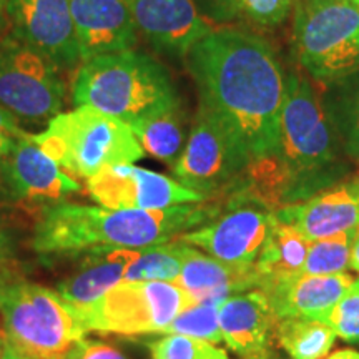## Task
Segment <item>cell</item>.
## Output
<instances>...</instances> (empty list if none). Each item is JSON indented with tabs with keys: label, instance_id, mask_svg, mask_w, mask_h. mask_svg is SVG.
Segmentation results:
<instances>
[{
	"label": "cell",
	"instance_id": "cell-34",
	"mask_svg": "<svg viewBox=\"0 0 359 359\" xmlns=\"http://www.w3.org/2000/svg\"><path fill=\"white\" fill-rule=\"evenodd\" d=\"M24 130L19 127V120L11 111L0 107V161L11 154L12 148L24 137Z\"/></svg>",
	"mask_w": 359,
	"mask_h": 359
},
{
	"label": "cell",
	"instance_id": "cell-28",
	"mask_svg": "<svg viewBox=\"0 0 359 359\" xmlns=\"http://www.w3.org/2000/svg\"><path fill=\"white\" fill-rule=\"evenodd\" d=\"M148 348L151 359H231L217 344L182 334H165Z\"/></svg>",
	"mask_w": 359,
	"mask_h": 359
},
{
	"label": "cell",
	"instance_id": "cell-20",
	"mask_svg": "<svg viewBox=\"0 0 359 359\" xmlns=\"http://www.w3.org/2000/svg\"><path fill=\"white\" fill-rule=\"evenodd\" d=\"M87 257L77 271L58 283L55 291L77 313H83L123 281L128 268L140 258V250L98 246L85 251Z\"/></svg>",
	"mask_w": 359,
	"mask_h": 359
},
{
	"label": "cell",
	"instance_id": "cell-13",
	"mask_svg": "<svg viewBox=\"0 0 359 359\" xmlns=\"http://www.w3.org/2000/svg\"><path fill=\"white\" fill-rule=\"evenodd\" d=\"M0 177L11 200L39 210L62 203L80 191L77 180L45 155L27 132L0 161Z\"/></svg>",
	"mask_w": 359,
	"mask_h": 359
},
{
	"label": "cell",
	"instance_id": "cell-7",
	"mask_svg": "<svg viewBox=\"0 0 359 359\" xmlns=\"http://www.w3.org/2000/svg\"><path fill=\"white\" fill-rule=\"evenodd\" d=\"M294 50L316 80L359 72V8L349 0H302L294 15Z\"/></svg>",
	"mask_w": 359,
	"mask_h": 359
},
{
	"label": "cell",
	"instance_id": "cell-17",
	"mask_svg": "<svg viewBox=\"0 0 359 359\" xmlns=\"http://www.w3.org/2000/svg\"><path fill=\"white\" fill-rule=\"evenodd\" d=\"M308 241L359 228V173L323 188L302 203L285 206L275 213Z\"/></svg>",
	"mask_w": 359,
	"mask_h": 359
},
{
	"label": "cell",
	"instance_id": "cell-9",
	"mask_svg": "<svg viewBox=\"0 0 359 359\" xmlns=\"http://www.w3.org/2000/svg\"><path fill=\"white\" fill-rule=\"evenodd\" d=\"M250 160L243 142L200 103L185 148L173 165V175L183 187L205 198L223 200Z\"/></svg>",
	"mask_w": 359,
	"mask_h": 359
},
{
	"label": "cell",
	"instance_id": "cell-22",
	"mask_svg": "<svg viewBox=\"0 0 359 359\" xmlns=\"http://www.w3.org/2000/svg\"><path fill=\"white\" fill-rule=\"evenodd\" d=\"M309 241L291 224L276 218L273 230L255 263V271L259 276V288L283 280H290L303 273Z\"/></svg>",
	"mask_w": 359,
	"mask_h": 359
},
{
	"label": "cell",
	"instance_id": "cell-37",
	"mask_svg": "<svg viewBox=\"0 0 359 359\" xmlns=\"http://www.w3.org/2000/svg\"><path fill=\"white\" fill-rule=\"evenodd\" d=\"M323 359H359V351L351 348H344V349H338L333 354H327Z\"/></svg>",
	"mask_w": 359,
	"mask_h": 359
},
{
	"label": "cell",
	"instance_id": "cell-14",
	"mask_svg": "<svg viewBox=\"0 0 359 359\" xmlns=\"http://www.w3.org/2000/svg\"><path fill=\"white\" fill-rule=\"evenodd\" d=\"M15 39L57 67L82 64L70 0H7Z\"/></svg>",
	"mask_w": 359,
	"mask_h": 359
},
{
	"label": "cell",
	"instance_id": "cell-19",
	"mask_svg": "<svg viewBox=\"0 0 359 359\" xmlns=\"http://www.w3.org/2000/svg\"><path fill=\"white\" fill-rule=\"evenodd\" d=\"M356 281L346 273L336 275H298L258 288L266 296L278 318H306L326 321L339 299Z\"/></svg>",
	"mask_w": 359,
	"mask_h": 359
},
{
	"label": "cell",
	"instance_id": "cell-36",
	"mask_svg": "<svg viewBox=\"0 0 359 359\" xmlns=\"http://www.w3.org/2000/svg\"><path fill=\"white\" fill-rule=\"evenodd\" d=\"M349 268H353L354 271L359 273V228L354 235L353 246H351V257H349Z\"/></svg>",
	"mask_w": 359,
	"mask_h": 359
},
{
	"label": "cell",
	"instance_id": "cell-1",
	"mask_svg": "<svg viewBox=\"0 0 359 359\" xmlns=\"http://www.w3.org/2000/svg\"><path fill=\"white\" fill-rule=\"evenodd\" d=\"M200 103L243 142L251 158L278 154L285 79L263 37L219 27L185 57Z\"/></svg>",
	"mask_w": 359,
	"mask_h": 359
},
{
	"label": "cell",
	"instance_id": "cell-10",
	"mask_svg": "<svg viewBox=\"0 0 359 359\" xmlns=\"http://www.w3.org/2000/svg\"><path fill=\"white\" fill-rule=\"evenodd\" d=\"M65 85L58 67L20 40L0 45V107L17 120L50 122L62 114Z\"/></svg>",
	"mask_w": 359,
	"mask_h": 359
},
{
	"label": "cell",
	"instance_id": "cell-16",
	"mask_svg": "<svg viewBox=\"0 0 359 359\" xmlns=\"http://www.w3.org/2000/svg\"><path fill=\"white\" fill-rule=\"evenodd\" d=\"M278 320L258 288L230 296L218 308L223 343L243 359H276Z\"/></svg>",
	"mask_w": 359,
	"mask_h": 359
},
{
	"label": "cell",
	"instance_id": "cell-6",
	"mask_svg": "<svg viewBox=\"0 0 359 359\" xmlns=\"http://www.w3.org/2000/svg\"><path fill=\"white\" fill-rule=\"evenodd\" d=\"M0 320L27 359H67L87 334L79 313L55 290L25 280L0 281Z\"/></svg>",
	"mask_w": 359,
	"mask_h": 359
},
{
	"label": "cell",
	"instance_id": "cell-24",
	"mask_svg": "<svg viewBox=\"0 0 359 359\" xmlns=\"http://www.w3.org/2000/svg\"><path fill=\"white\" fill-rule=\"evenodd\" d=\"M276 343L291 359H323L336 343L334 330L326 323L306 318H280Z\"/></svg>",
	"mask_w": 359,
	"mask_h": 359
},
{
	"label": "cell",
	"instance_id": "cell-3",
	"mask_svg": "<svg viewBox=\"0 0 359 359\" xmlns=\"http://www.w3.org/2000/svg\"><path fill=\"white\" fill-rule=\"evenodd\" d=\"M343 151L334 114L325 107L302 70H290L285 79L278 155L296 177L299 200H308L344 178L348 167L341 163Z\"/></svg>",
	"mask_w": 359,
	"mask_h": 359
},
{
	"label": "cell",
	"instance_id": "cell-21",
	"mask_svg": "<svg viewBox=\"0 0 359 359\" xmlns=\"http://www.w3.org/2000/svg\"><path fill=\"white\" fill-rule=\"evenodd\" d=\"M173 283L185 290L195 303L222 304L230 296L259 288V276L255 266H233L193 246Z\"/></svg>",
	"mask_w": 359,
	"mask_h": 359
},
{
	"label": "cell",
	"instance_id": "cell-5",
	"mask_svg": "<svg viewBox=\"0 0 359 359\" xmlns=\"http://www.w3.org/2000/svg\"><path fill=\"white\" fill-rule=\"evenodd\" d=\"M30 140L75 180L133 165L145 154L128 123L88 105L53 116L43 132L30 133Z\"/></svg>",
	"mask_w": 359,
	"mask_h": 359
},
{
	"label": "cell",
	"instance_id": "cell-39",
	"mask_svg": "<svg viewBox=\"0 0 359 359\" xmlns=\"http://www.w3.org/2000/svg\"><path fill=\"white\" fill-rule=\"evenodd\" d=\"M7 8V0H0V22H2V15Z\"/></svg>",
	"mask_w": 359,
	"mask_h": 359
},
{
	"label": "cell",
	"instance_id": "cell-26",
	"mask_svg": "<svg viewBox=\"0 0 359 359\" xmlns=\"http://www.w3.org/2000/svg\"><path fill=\"white\" fill-rule=\"evenodd\" d=\"M356 231H341L321 240L309 241L303 275H336L346 271Z\"/></svg>",
	"mask_w": 359,
	"mask_h": 359
},
{
	"label": "cell",
	"instance_id": "cell-31",
	"mask_svg": "<svg viewBox=\"0 0 359 359\" xmlns=\"http://www.w3.org/2000/svg\"><path fill=\"white\" fill-rule=\"evenodd\" d=\"M334 118L343 137L344 151L359 163V85L349 93L339 114H334Z\"/></svg>",
	"mask_w": 359,
	"mask_h": 359
},
{
	"label": "cell",
	"instance_id": "cell-25",
	"mask_svg": "<svg viewBox=\"0 0 359 359\" xmlns=\"http://www.w3.org/2000/svg\"><path fill=\"white\" fill-rule=\"evenodd\" d=\"M191 250V245L178 238L143 248L140 258L128 268L123 281H175Z\"/></svg>",
	"mask_w": 359,
	"mask_h": 359
},
{
	"label": "cell",
	"instance_id": "cell-40",
	"mask_svg": "<svg viewBox=\"0 0 359 359\" xmlns=\"http://www.w3.org/2000/svg\"><path fill=\"white\" fill-rule=\"evenodd\" d=\"M349 2H351L353 6H356L359 8V0H349Z\"/></svg>",
	"mask_w": 359,
	"mask_h": 359
},
{
	"label": "cell",
	"instance_id": "cell-42",
	"mask_svg": "<svg viewBox=\"0 0 359 359\" xmlns=\"http://www.w3.org/2000/svg\"><path fill=\"white\" fill-rule=\"evenodd\" d=\"M356 286H358V291H359V280H356Z\"/></svg>",
	"mask_w": 359,
	"mask_h": 359
},
{
	"label": "cell",
	"instance_id": "cell-38",
	"mask_svg": "<svg viewBox=\"0 0 359 359\" xmlns=\"http://www.w3.org/2000/svg\"><path fill=\"white\" fill-rule=\"evenodd\" d=\"M8 238L6 236V233L0 231V264L6 262L8 257Z\"/></svg>",
	"mask_w": 359,
	"mask_h": 359
},
{
	"label": "cell",
	"instance_id": "cell-35",
	"mask_svg": "<svg viewBox=\"0 0 359 359\" xmlns=\"http://www.w3.org/2000/svg\"><path fill=\"white\" fill-rule=\"evenodd\" d=\"M0 359H27V358L12 346L11 341L6 338V334H2V343H0Z\"/></svg>",
	"mask_w": 359,
	"mask_h": 359
},
{
	"label": "cell",
	"instance_id": "cell-11",
	"mask_svg": "<svg viewBox=\"0 0 359 359\" xmlns=\"http://www.w3.org/2000/svg\"><path fill=\"white\" fill-rule=\"evenodd\" d=\"M273 223L275 213L259 206H226L208 223L177 238L223 263L253 268L266 245Z\"/></svg>",
	"mask_w": 359,
	"mask_h": 359
},
{
	"label": "cell",
	"instance_id": "cell-27",
	"mask_svg": "<svg viewBox=\"0 0 359 359\" xmlns=\"http://www.w3.org/2000/svg\"><path fill=\"white\" fill-rule=\"evenodd\" d=\"M219 304L195 303L178 314L161 334H182L203 339L208 343H223V334L218 321Z\"/></svg>",
	"mask_w": 359,
	"mask_h": 359
},
{
	"label": "cell",
	"instance_id": "cell-32",
	"mask_svg": "<svg viewBox=\"0 0 359 359\" xmlns=\"http://www.w3.org/2000/svg\"><path fill=\"white\" fill-rule=\"evenodd\" d=\"M196 7L208 20L226 24L240 15L241 0H195Z\"/></svg>",
	"mask_w": 359,
	"mask_h": 359
},
{
	"label": "cell",
	"instance_id": "cell-41",
	"mask_svg": "<svg viewBox=\"0 0 359 359\" xmlns=\"http://www.w3.org/2000/svg\"><path fill=\"white\" fill-rule=\"evenodd\" d=\"M2 334H4L2 333V327H0V343H2Z\"/></svg>",
	"mask_w": 359,
	"mask_h": 359
},
{
	"label": "cell",
	"instance_id": "cell-4",
	"mask_svg": "<svg viewBox=\"0 0 359 359\" xmlns=\"http://www.w3.org/2000/svg\"><path fill=\"white\" fill-rule=\"evenodd\" d=\"M77 107L88 105L132 123L180 103L172 77L154 57L135 50L83 62L72 87Z\"/></svg>",
	"mask_w": 359,
	"mask_h": 359
},
{
	"label": "cell",
	"instance_id": "cell-30",
	"mask_svg": "<svg viewBox=\"0 0 359 359\" xmlns=\"http://www.w3.org/2000/svg\"><path fill=\"white\" fill-rule=\"evenodd\" d=\"M294 0H241L240 13L251 24L271 29L288 17Z\"/></svg>",
	"mask_w": 359,
	"mask_h": 359
},
{
	"label": "cell",
	"instance_id": "cell-29",
	"mask_svg": "<svg viewBox=\"0 0 359 359\" xmlns=\"http://www.w3.org/2000/svg\"><path fill=\"white\" fill-rule=\"evenodd\" d=\"M325 323L333 327L339 338L349 343H359V291L356 281L339 299Z\"/></svg>",
	"mask_w": 359,
	"mask_h": 359
},
{
	"label": "cell",
	"instance_id": "cell-23",
	"mask_svg": "<svg viewBox=\"0 0 359 359\" xmlns=\"http://www.w3.org/2000/svg\"><path fill=\"white\" fill-rule=\"evenodd\" d=\"M128 125L143 151L173 168L187 143L182 103Z\"/></svg>",
	"mask_w": 359,
	"mask_h": 359
},
{
	"label": "cell",
	"instance_id": "cell-18",
	"mask_svg": "<svg viewBox=\"0 0 359 359\" xmlns=\"http://www.w3.org/2000/svg\"><path fill=\"white\" fill-rule=\"evenodd\" d=\"M70 11L82 64L137 43L132 0H70Z\"/></svg>",
	"mask_w": 359,
	"mask_h": 359
},
{
	"label": "cell",
	"instance_id": "cell-33",
	"mask_svg": "<svg viewBox=\"0 0 359 359\" xmlns=\"http://www.w3.org/2000/svg\"><path fill=\"white\" fill-rule=\"evenodd\" d=\"M67 359H127V356L110 344L83 338L75 344Z\"/></svg>",
	"mask_w": 359,
	"mask_h": 359
},
{
	"label": "cell",
	"instance_id": "cell-15",
	"mask_svg": "<svg viewBox=\"0 0 359 359\" xmlns=\"http://www.w3.org/2000/svg\"><path fill=\"white\" fill-rule=\"evenodd\" d=\"M135 27L156 52L185 58L215 27L195 0H132Z\"/></svg>",
	"mask_w": 359,
	"mask_h": 359
},
{
	"label": "cell",
	"instance_id": "cell-2",
	"mask_svg": "<svg viewBox=\"0 0 359 359\" xmlns=\"http://www.w3.org/2000/svg\"><path fill=\"white\" fill-rule=\"evenodd\" d=\"M222 213L219 201L165 210H110L62 201L40 210L32 246L37 253H83L98 246L143 250L167 243Z\"/></svg>",
	"mask_w": 359,
	"mask_h": 359
},
{
	"label": "cell",
	"instance_id": "cell-8",
	"mask_svg": "<svg viewBox=\"0 0 359 359\" xmlns=\"http://www.w3.org/2000/svg\"><path fill=\"white\" fill-rule=\"evenodd\" d=\"M191 304L195 299L173 281H122L79 316L87 333L155 334Z\"/></svg>",
	"mask_w": 359,
	"mask_h": 359
},
{
	"label": "cell",
	"instance_id": "cell-12",
	"mask_svg": "<svg viewBox=\"0 0 359 359\" xmlns=\"http://www.w3.org/2000/svg\"><path fill=\"white\" fill-rule=\"evenodd\" d=\"M85 187L98 205L110 210H165L208 200L177 180L135 165L103 170L85 180Z\"/></svg>",
	"mask_w": 359,
	"mask_h": 359
}]
</instances>
